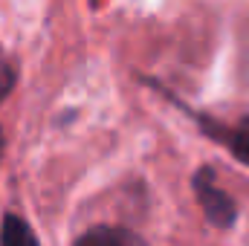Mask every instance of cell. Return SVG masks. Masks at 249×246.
<instances>
[{
	"instance_id": "1",
	"label": "cell",
	"mask_w": 249,
	"mask_h": 246,
	"mask_svg": "<svg viewBox=\"0 0 249 246\" xmlns=\"http://www.w3.org/2000/svg\"><path fill=\"white\" fill-rule=\"evenodd\" d=\"M191 185H194V197H197V203H200L206 220H209L212 226H217V229H232L235 220H238V206H235V200L217 185L214 171H212L209 165H203V168L194 174Z\"/></svg>"
},
{
	"instance_id": "2",
	"label": "cell",
	"mask_w": 249,
	"mask_h": 246,
	"mask_svg": "<svg viewBox=\"0 0 249 246\" xmlns=\"http://www.w3.org/2000/svg\"><path fill=\"white\" fill-rule=\"evenodd\" d=\"M197 122H200L206 136L220 142L241 165H249V116H241V122H235V124L214 122L209 116H197Z\"/></svg>"
},
{
	"instance_id": "3",
	"label": "cell",
	"mask_w": 249,
	"mask_h": 246,
	"mask_svg": "<svg viewBox=\"0 0 249 246\" xmlns=\"http://www.w3.org/2000/svg\"><path fill=\"white\" fill-rule=\"evenodd\" d=\"M75 246H148L136 232L122 229V226H93L87 229Z\"/></svg>"
},
{
	"instance_id": "4",
	"label": "cell",
	"mask_w": 249,
	"mask_h": 246,
	"mask_svg": "<svg viewBox=\"0 0 249 246\" xmlns=\"http://www.w3.org/2000/svg\"><path fill=\"white\" fill-rule=\"evenodd\" d=\"M0 246H41V241L20 214H6L0 226Z\"/></svg>"
},
{
	"instance_id": "5",
	"label": "cell",
	"mask_w": 249,
	"mask_h": 246,
	"mask_svg": "<svg viewBox=\"0 0 249 246\" xmlns=\"http://www.w3.org/2000/svg\"><path fill=\"white\" fill-rule=\"evenodd\" d=\"M0 157H3V130H0Z\"/></svg>"
},
{
	"instance_id": "6",
	"label": "cell",
	"mask_w": 249,
	"mask_h": 246,
	"mask_svg": "<svg viewBox=\"0 0 249 246\" xmlns=\"http://www.w3.org/2000/svg\"><path fill=\"white\" fill-rule=\"evenodd\" d=\"M3 67H6V64H3ZM3 67H0V70H3Z\"/></svg>"
}]
</instances>
